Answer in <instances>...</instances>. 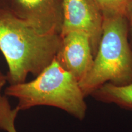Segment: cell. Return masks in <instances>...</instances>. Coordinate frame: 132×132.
Wrapping results in <instances>:
<instances>
[{"label": "cell", "mask_w": 132, "mask_h": 132, "mask_svg": "<svg viewBox=\"0 0 132 132\" xmlns=\"http://www.w3.org/2000/svg\"><path fill=\"white\" fill-rule=\"evenodd\" d=\"M61 42L59 34H43L11 12L0 11V51L8 69L10 85L36 77L56 57Z\"/></svg>", "instance_id": "1"}, {"label": "cell", "mask_w": 132, "mask_h": 132, "mask_svg": "<svg viewBox=\"0 0 132 132\" xmlns=\"http://www.w3.org/2000/svg\"><path fill=\"white\" fill-rule=\"evenodd\" d=\"M5 94L17 99L19 111L44 105L61 109L80 120L86 114V97L78 81L56 58L34 80L10 85Z\"/></svg>", "instance_id": "2"}, {"label": "cell", "mask_w": 132, "mask_h": 132, "mask_svg": "<svg viewBox=\"0 0 132 132\" xmlns=\"http://www.w3.org/2000/svg\"><path fill=\"white\" fill-rule=\"evenodd\" d=\"M125 19L103 16L102 37L92 67L79 82L85 97L106 83L123 86L132 82V50Z\"/></svg>", "instance_id": "3"}, {"label": "cell", "mask_w": 132, "mask_h": 132, "mask_svg": "<svg viewBox=\"0 0 132 132\" xmlns=\"http://www.w3.org/2000/svg\"><path fill=\"white\" fill-rule=\"evenodd\" d=\"M61 36L81 31L90 38L95 56L102 34L103 16L95 0H62Z\"/></svg>", "instance_id": "4"}, {"label": "cell", "mask_w": 132, "mask_h": 132, "mask_svg": "<svg viewBox=\"0 0 132 132\" xmlns=\"http://www.w3.org/2000/svg\"><path fill=\"white\" fill-rule=\"evenodd\" d=\"M94 57L90 38L86 33L72 31L61 36V42L55 58L78 83L91 68Z\"/></svg>", "instance_id": "5"}, {"label": "cell", "mask_w": 132, "mask_h": 132, "mask_svg": "<svg viewBox=\"0 0 132 132\" xmlns=\"http://www.w3.org/2000/svg\"><path fill=\"white\" fill-rule=\"evenodd\" d=\"M62 0H14V14L43 34H59Z\"/></svg>", "instance_id": "6"}, {"label": "cell", "mask_w": 132, "mask_h": 132, "mask_svg": "<svg viewBox=\"0 0 132 132\" xmlns=\"http://www.w3.org/2000/svg\"><path fill=\"white\" fill-rule=\"evenodd\" d=\"M90 96L101 103L114 104L121 108L132 110V82L123 86L106 83Z\"/></svg>", "instance_id": "7"}, {"label": "cell", "mask_w": 132, "mask_h": 132, "mask_svg": "<svg viewBox=\"0 0 132 132\" xmlns=\"http://www.w3.org/2000/svg\"><path fill=\"white\" fill-rule=\"evenodd\" d=\"M103 16H121L127 18L132 0H95Z\"/></svg>", "instance_id": "8"}, {"label": "cell", "mask_w": 132, "mask_h": 132, "mask_svg": "<svg viewBox=\"0 0 132 132\" xmlns=\"http://www.w3.org/2000/svg\"><path fill=\"white\" fill-rule=\"evenodd\" d=\"M19 110L12 108L6 97H0V129L7 132H17L15 120Z\"/></svg>", "instance_id": "9"}, {"label": "cell", "mask_w": 132, "mask_h": 132, "mask_svg": "<svg viewBox=\"0 0 132 132\" xmlns=\"http://www.w3.org/2000/svg\"><path fill=\"white\" fill-rule=\"evenodd\" d=\"M6 80H7V77H6L5 76H3L2 77H0V97L1 96V89H2L3 87L4 86L5 83H6Z\"/></svg>", "instance_id": "10"}, {"label": "cell", "mask_w": 132, "mask_h": 132, "mask_svg": "<svg viewBox=\"0 0 132 132\" xmlns=\"http://www.w3.org/2000/svg\"><path fill=\"white\" fill-rule=\"evenodd\" d=\"M127 18L130 20V25H131V30H132V2L131 3V4H130V7L129 9V11H128Z\"/></svg>", "instance_id": "11"}, {"label": "cell", "mask_w": 132, "mask_h": 132, "mask_svg": "<svg viewBox=\"0 0 132 132\" xmlns=\"http://www.w3.org/2000/svg\"><path fill=\"white\" fill-rule=\"evenodd\" d=\"M3 76H4V75H3L2 73H1V72H0V77H3Z\"/></svg>", "instance_id": "12"}]
</instances>
